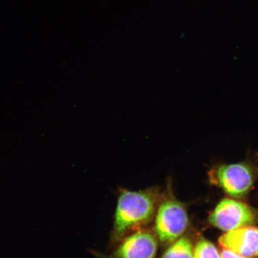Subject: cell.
I'll return each instance as SVG.
<instances>
[{
    "label": "cell",
    "mask_w": 258,
    "mask_h": 258,
    "mask_svg": "<svg viewBox=\"0 0 258 258\" xmlns=\"http://www.w3.org/2000/svg\"><path fill=\"white\" fill-rule=\"evenodd\" d=\"M210 178L229 196L241 198L246 195L252 186L254 173L247 163L221 164L211 171Z\"/></svg>",
    "instance_id": "obj_3"
},
{
    "label": "cell",
    "mask_w": 258,
    "mask_h": 258,
    "mask_svg": "<svg viewBox=\"0 0 258 258\" xmlns=\"http://www.w3.org/2000/svg\"><path fill=\"white\" fill-rule=\"evenodd\" d=\"M156 235L141 229L125 236L108 258H155L158 241Z\"/></svg>",
    "instance_id": "obj_5"
},
{
    "label": "cell",
    "mask_w": 258,
    "mask_h": 258,
    "mask_svg": "<svg viewBox=\"0 0 258 258\" xmlns=\"http://www.w3.org/2000/svg\"><path fill=\"white\" fill-rule=\"evenodd\" d=\"M161 199L156 188L141 191L122 190L119 196L115 212V240L121 241L149 224L156 216Z\"/></svg>",
    "instance_id": "obj_1"
},
{
    "label": "cell",
    "mask_w": 258,
    "mask_h": 258,
    "mask_svg": "<svg viewBox=\"0 0 258 258\" xmlns=\"http://www.w3.org/2000/svg\"><path fill=\"white\" fill-rule=\"evenodd\" d=\"M209 221L214 227L230 231L256 224L258 212L244 203L225 199L210 215Z\"/></svg>",
    "instance_id": "obj_4"
},
{
    "label": "cell",
    "mask_w": 258,
    "mask_h": 258,
    "mask_svg": "<svg viewBox=\"0 0 258 258\" xmlns=\"http://www.w3.org/2000/svg\"><path fill=\"white\" fill-rule=\"evenodd\" d=\"M155 217V233L163 246H169L178 239L188 227L185 206L171 195L161 198Z\"/></svg>",
    "instance_id": "obj_2"
},
{
    "label": "cell",
    "mask_w": 258,
    "mask_h": 258,
    "mask_svg": "<svg viewBox=\"0 0 258 258\" xmlns=\"http://www.w3.org/2000/svg\"><path fill=\"white\" fill-rule=\"evenodd\" d=\"M223 249L230 250L240 255L251 257L258 256V228L251 226L227 231L219 238Z\"/></svg>",
    "instance_id": "obj_6"
},
{
    "label": "cell",
    "mask_w": 258,
    "mask_h": 258,
    "mask_svg": "<svg viewBox=\"0 0 258 258\" xmlns=\"http://www.w3.org/2000/svg\"><path fill=\"white\" fill-rule=\"evenodd\" d=\"M194 247L191 240L180 237L169 245L162 258H193Z\"/></svg>",
    "instance_id": "obj_7"
},
{
    "label": "cell",
    "mask_w": 258,
    "mask_h": 258,
    "mask_svg": "<svg viewBox=\"0 0 258 258\" xmlns=\"http://www.w3.org/2000/svg\"><path fill=\"white\" fill-rule=\"evenodd\" d=\"M193 258H221V255L214 244L202 238L194 247Z\"/></svg>",
    "instance_id": "obj_8"
},
{
    "label": "cell",
    "mask_w": 258,
    "mask_h": 258,
    "mask_svg": "<svg viewBox=\"0 0 258 258\" xmlns=\"http://www.w3.org/2000/svg\"><path fill=\"white\" fill-rule=\"evenodd\" d=\"M220 255L221 258H249L240 255V254L235 253L233 251L226 249L221 251Z\"/></svg>",
    "instance_id": "obj_9"
}]
</instances>
